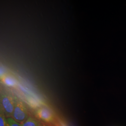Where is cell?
Returning a JSON list of instances; mask_svg holds the SVG:
<instances>
[{"label":"cell","mask_w":126,"mask_h":126,"mask_svg":"<svg viewBox=\"0 0 126 126\" xmlns=\"http://www.w3.org/2000/svg\"><path fill=\"white\" fill-rule=\"evenodd\" d=\"M16 99H14L12 95L4 93L1 95L0 108H1L6 116L12 117L15 108Z\"/></svg>","instance_id":"6da1fadb"},{"label":"cell","mask_w":126,"mask_h":126,"mask_svg":"<svg viewBox=\"0 0 126 126\" xmlns=\"http://www.w3.org/2000/svg\"><path fill=\"white\" fill-rule=\"evenodd\" d=\"M29 117L28 111L24 103L22 100L16 99L15 108L12 117L16 121L22 123Z\"/></svg>","instance_id":"7a4b0ae2"},{"label":"cell","mask_w":126,"mask_h":126,"mask_svg":"<svg viewBox=\"0 0 126 126\" xmlns=\"http://www.w3.org/2000/svg\"><path fill=\"white\" fill-rule=\"evenodd\" d=\"M35 115L38 119L45 123H51L54 122L55 117L54 113L49 108L42 107L35 111Z\"/></svg>","instance_id":"3957f363"},{"label":"cell","mask_w":126,"mask_h":126,"mask_svg":"<svg viewBox=\"0 0 126 126\" xmlns=\"http://www.w3.org/2000/svg\"><path fill=\"white\" fill-rule=\"evenodd\" d=\"M21 126H42V124L36 119L29 116L25 122L21 123Z\"/></svg>","instance_id":"277c9868"},{"label":"cell","mask_w":126,"mask_h":126,"mask_svg":"<svg viewBox=\"0 0 126 126\" xmlns=\"http://www.w3.org/2000/svg\"><path fill=\"white\" fill-rule=\"evenodd\" d=\"M0 126H9L6 116L3 110L0 108Z\"/></svg>","instance_id":"5b68a950"},{"label":"cell","mask_w":126,"mask_h":126,"mask_svg":"<svg viewBox=\"0 0 126 126\" xmlns=\"http://www.w3.org/2000/svg\"><path fill=\"white\" fill-rule=\"evenodd\" d=\"M3 82L6 85L9 86L14 87L16 85V83L15 80L10 77H5L3 79Z\"/></svg>","instance_id":"8992f818"},{"label":"cell","mask_w":126,"mask_h":126,"mask_svg":"<svg viewBox=\"0 0 126 126\" xmlns=\"http://www.w3.org/2000/svg\"><path fill=\"white\" fill-rule=\"evenodd\" d=\"M9 126H21V123L16 121L12 117H7Z\"/></svg>","instance_id":"52a82bcc"},{"label":"cell","mask_w":126,"mask_h":126,"mask_svg":"<svg viewBox=\"0 0 126 126\" xmlns=\"http://www.w3.org/2000/svg\"><path fill=\"white\" fill-rule=\"evenodd\" d=\"M56 125L58 126H69L65 122H63L62 120H59Z\"/></svg>","instance_id":"ba28073f"},{"label":"cell","mask_w":126,"mask_h":126,"mask_svg":"<svg viewBox=\"0 0 126 126\" xmlns=\"http://www.w3.org/2000/svg\"><path fill=\"white\" fill-rule=\"evenodd\" d=\"M57 126V125H56V126Z\"/></svg>","instance_id":"9c48e42d"},{"label":"cell","mask_w":126,"mask_h":126,"mask_svg":"<svg viewBox=\"0 0 126 126\" xmlns=\"http://www.w3.org/2000/svg\"></svg>","instance_id":"30bf717a"}]
</instances>
